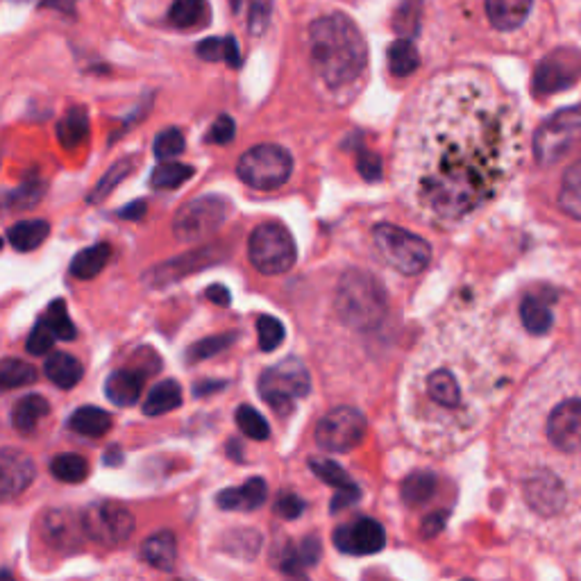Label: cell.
Segmentation results:
<instances>
[{"instance_id":"6da1fadb","label":"cell","mask_w":581,"mask_h":581,"mask_svg":"<svg viewBox=\"0 0 581 581\" xmlns=\"http://www.w3.org/2000/svg\"><path fill=\"white\" fill-rule=\"evenodd\" d=\"M520 114L477 71L441 75L418 96L402 130L409 198L441 223L482 209L520 157Z\"/></svg>"},{"instance_id":"7a4b0ae2","label":"cell","mask_w":581,"mask_h":581,"mask_svg":"<svg viewBox=\"0 0 581 581\" xmlns=\"http://www.w3.org/2000/svg\"><path fill=\"white\" fill-rule=\"evenodd\" d=\"M309 55L318 80L334 94L355 87L368 64L364 35L355 21L341 12L321 16L311 25Z\"/></svg>"},{"instance_id":"3957f363","label":"cell","mask_w":581,"mask_h":581,"mask_svg":"<svg viewBox=\"0 0 581 581\" xmlns=\"http://www.w3.org/2000/svg\"><path fill=\"white\" fill-rule=\"evenodd\" d=\"M336 309L343 323L361 332L375 330L386 318L389 296L384 284L366 271H348L336 291Z\"/></svg>"},{"instance_id":"277c9868","label":"cell","mask_w":581,"mask_h":581,"mask_svg":"<svg viewBox=\"0 0 581 581\" xmlns=\"http://www.w3.org/2000/svg\"><path fill=\"white\" fill-rule=\"evenodd\" d=\"M252 266L264 275H284L296 266L298 250L291 232L280 223H261L248 241Z\"/></svg>"},{"instance_id":"5b68a950","label":"cell","mask_w":581,"mask_h":581,"mask_svg":"<svg viewBox=\"0 0 581 581\" xmlns=\"http://www.w3.org/2000/svg\"><path fill=\"white\" fill-rule=\"evenodd\" d=\"M373 239L377 250L382 252L386 264H391L402 275L423 273L429 259H432V246L418 234L402 230L398 225L380 223L375 225Z\"/></svg>"},{"instance_id":"8992f818","label":"cell","mask_w":581,"mask_h":581,"mask_svg":"<svg viewBox=\"0 0 581 581\" xmlns=\"http://www.w3.org/2000/svg\"><path fill=\"white\" fill-rule=\"evenodd\" d=\"M291 171V153L275 143H261V146L250 148L237 164L239 178L257 191L280 189L291 178Z\"/></svg>"},{"instance_id":"52a82bcc","label":"cell","mask_w":581,"mask_h":581,"mask_svg":"<svg viewBox=\"0 0 581 581\" xmlns=\"http://www.w3.org/2000/svg\"><path fill=\"white\" fill-rule=\"evenodd\" d=\"M311 391V377L300 359L289 357L277 366L264 370L259 380V393L277 414H289L293 404Z\"/></svg>"},{"instance_id":"ba28073f","label":"cell","mask_w":581,"mask_h":581,"mask_svg":"<svg viewBox=\"0 0 581 581\" xmlns=\"http://www.w3.org/2000/svg\"><path fill=\"white\" fill-rule=\"evenodd\" d=\"M84 536L103 547H119L134 534V516L125 504L116 500L91 502L80 513Z\"/></svg>"},{"instance_id":"9c48e42d","label":"cell","mask_w":581,"mask_h":581,"mask_svg":"<svg viewBox=\"0 0 581 581\" xmlns=\"http://www.w3.org/2000/svg\"><path fill=\"white\" fill-rule=\"evenodd\" d=\"M230 205L221 196H200L178 209L173 218V234L184 243L212 237L227 221Z\"/></svg>"},{"instance_id":"30bf717a","label":"cell","mask_w":581,"mask_h":581,"mask_svg":"<svg viewBox=\"0 0 581 581\" xmlns=\"http://www.w3.org/2000/svg\"><path fill=\"white\" fill-rule=\"evenodd\" d=\"M581 137V105L566 107L550 116L534 137V155L538 164H557L568 155L572 143Z\"/></svg>"},{"instance_id":"8fae6325","label":"cell","mask_w":581,"mask_h":581,"mask_svg":"<svg viewBox=\"0 0 581 581\" xmlns=\"http://www.w3.org/2000/svg\"><path fill=\"white\" fill-rule=\"evenodd\" d=\"M581 78V50L572 46H563L552 50L538 62L532 89L536 96H552L561 94L570 87H575Z\"/></svg>"},{"instance_id":"7c38bea8","label":"cell","mask_w":581,"mask_h":581,"mask_svg":"<svg viewBox=\"0 0 581 581\" xmlns=\"http://www.w3.org/2000/svg\"><path fill=\"white\" fill-rule=\"evenodd\" d=\"M366 416L355 407H339L327 414L316 427V443L325 452H350L364 441Z\"/></svg>"},{"instance_id":"4fadbf2b","label":"cell","mask_w":581,"mask_h":581,"mask_svg":"<svg viewBox=\"0 0 581 581\" xmlns=\"http://www.w3.org/2000/svg\"><path fill=\"white\" fill-rule=\"evenodd\" d=\"M425 400L429 414H436L441 418L463 416V389L459 377L450 368H434L425 377Z\"/></svg>"},{"instance_id":"5bb4252c","label":"cell","mask_w":581,"mask_h":581,"mask_svg":"<svg viewBox=\"0 0 581 581\" xmlns=\"http://www.w3.org/2000/svg\"><path fill=\"white\" fill-rule=\"evenodd\" d=\"M547 439L561 452L581 450V398L563 400L552 409L545 425Z\"/></svg>"},{"instance_id":"9a60e30c","label":"cell","mask_w":581,"mask_h":581,"mask_svg":"<svg viewBox=\"0 0 581 581\" xmlns=\"http://www.w3.org/2000/svg\"><path fill=\"white\" fill-rule=\"evenodd\" d=\"M334 545L343 554H355V557H366V554L380 552L386 545V532L380 522L373 518H359L350 525H343L334 532Z\"/></svg>"},{"instance_id":"2e32d148","label":"cell","mask_w":581,"mask_h":581,"mask_svg":"<svg viewBox=\"0 0 581 581\" xmlns=\"http://www.w3.org/2000/svg\"><path fill=\"white\" fill-rule=\"evenodd\" d=\"M37 477V466L30 454L14 448L0 450V500H14Z\"/></svg>"},{"instance_id":"e0dca14e","label":"cell","mask_w":581,"mask_h":581,"mask_svg":"<svg viewBox=\"0 0 581 581\" xmlns=\"http://www.w3.org/2000/svg\"><path fill=\"white\" fill-rule=\"evenodd\" d=\"M218 248H202L196 252H189V255H182L178 259H171V261H164V264H159L155 268H150L143 275V282L148 286H166V284H173L182 280V277H187L191 273H196L198 268H205V266H212L216 264L221 255H216Z\"/></svg>"},{"instance_id":"ac0fdd59","label":"cell","mask_w":581,"mask_h":581,"mask_svg":"<svg viewBox=\"0 0 581 581\" xmlns=\"http://www.w3.org/2000/svg\"><path fill=\"white\" fill-rule=\"evenodd\" d=\"M41 534H44L48 545L55 547V550L73 552L84 538L82 520L78 513L53 509L46 513L44 520H41Z\"/></svg>"},{"instance_id":"d6986e66","label":"cell","mask_w":581,"mask_h":581,"mask_svg":"<svg viewBox=\"0 0 581 581\" xmlns=\"http://www.w3.org/2000/svg\"><path fill=\"white\" fill-rule=\"evenodd\" d=\"M525 495L529 504L541 511L543 516H552V513L561 509L563 502H566V491H563L561 482L552 473L534 475L532 482L527 484Z\"/></svg>"},{"instance_id":"ffe728a7","label":"cell","mask_w":581,"mask_h":581,"mask_svg":"<svg viewBox=\"0 0 581 581\" xmlns=\"http://www.w3.org/2000/svg\"><path fill=\"white\" fill-rule=\"evenodd\" d=\"M266 482L259 477L248 479L243 486L225 488L216 495V504L223 511H255L266 502Z\"/></svg>"},{"instance_id":"44dd1931","label":"cell","mask_w":581,"mask_h":581,"mask_svg":"<svg viewBox=\"0 0 581 581\" xmlns=\"http://www.w3.org/2000/svg\"><path fill=\"white\" fill-rule=\"evenodd\" d=\"M143 391V373L137 370H114L105 382L107 400L116 407H132L137 404Z\"/></svg>"},{"instance_id":"7402d4cb","label":"cell","mask_w":581,"mask_h":581,"mask_svg":"<svg viewBox=\"0 0 581 581\" xmlns=\"http://www.w3.org/2000/svg\"><path fill=\"white\" fill-rule=\"evenodd\" d=\"M532 5L534 0H486V14L493 28L509 32L527 21Z\"/></svg>"},{"instance_id":"603a6c76","label":"cell","mask_w":581,"mask_h":581,"mask_svg":"<svg viewBox=\"0 0 581 581\" xmlns=\"http://www.w3.org/2000/svg\"><path fill=\"white\" fill-rule=\"evenodd\" d=\"M141 557L153 568L171 572L178 561V541L173 532H157L146 538L141 545Z\"/></svg>"},{"instance_id":"cb8c5ba5","label":"cell","mask_w":581,"mask_h":581,"mask_svg":"<svg viewBox=\"0 0 581 581\" xmlns=\"http://www.w3.org/2000/svg\"><path fill=\"white\" fill-rule=\"evenodd\" d=\"M44 373L48 380L57 386V389L69 391L82 380L84 368L78 359L69 355V352H55V355L48 357Z\"/></svg>"},{"instance_id":"d4e9b609","label":"cell","mask_w":581,"mask_h":581,"mask_svg":"<svg viewBox=\"0 0 581 581\" xmlns=\"http://www.w3.org/2000/svg\"><path fill=\"white\" fill-rule=\"evenodd\" d=\"M50 414V404L41 395H25L12 409V425L21 434H32L41 420Z\"/></svg>"},{"instance_id":"484cf974","label":"cell","mask_w":581,"mask_h":581,"mask_svg":"<svg viewBox=\"0 0 581 581\" xmlns=\"http://www.w3.org/2000/svg\"><path fill=\"white\" fill-rule=\"evenodd\" d=\"M109 257H112V246L109 243H96V246L84 248L73 257L69 271L78 280H94L96 275L103 273Z\"/></svg>"},{"instance_id":"4316f807","label":"cell","mask_w":581,"mask_h":581,"mask_svg":"<svg viewBox=\"0 0 581 581\" xmlns=\"http://www.w3.org/2000/svg\"><path fill=\"white\" fill-rule=\"evenodd\" d=\"M182 404V386L175 380H164L153 386L148 393L146 402H143V414L155 418L171 414Z\"/></svg>"},{"instance_id":"83f0119b","label":"cell","mask_w":581,"mask_h":581,"mask_svg":"<svg viewBox=\"0 0 581 581\" xmlns=\"http://www.w3.org/2000/svg\"><path fill=\"white\" fill-rule=\"evenodd\" d=\"M48 234H50L48 221L32 218V221L14 223L10 230H7V241H10V246L14 250L30 252V250H37L41 243L48 239Z\"/></svg>"},{"instance_id":"f1b7e54d","label":"cell","mask_w":581,"mask_h":581,"mask_svg":"<svg viewBox=\"0 0 581 581\" xmlns=\"http://www.w3.org/2000/svg\"><path fill=\"white\" fill-rule=\"evenodd\" d=\"M69 427L75 434L89 436V439H100L114 427L112 416L98 407H80L75 409L69 418Z\"/></svg>"},{"instance_id":"f546056e","label":"cell","mask_w":581,"mask_h":581,"mask_svg":"<svg viewBox=\"0 0 581 581\" xmlns=\"http://www.w3.org/2000/svg\"><path fill=\"white\" fill-rule=\"evenodd\" d=\"M436 486H439V479L429 470H418V473H411L402 482V502L409 504V507H425V504L434 498Z\"/></svg>"},{"instance_id":"4dcf8cb0","label":"cell","mask_w":581,"mask_h":581,"mask_svg":"<svg viewBox=\"0 0 581 581\" xmlns=\"http://www.w3.org/2000/svg\"><path fill=\"white\" fill-rule=\"evenodd\" d=\"M89 137V116L84 107H71L64 119L57 123V139L66 150L78 148Z\"/></svg>"},{"instance_id":"1f68e13d","label":"cell","mask_w":581,"mask_h":581,"mask_svg":"<svg viewBox=\"0 0 581 581\" xmlns=\"http://www.w3.org/2000/svg\"><path fill=\"white\" fill-rule=\"evenodd\" d=\"M196 53L200 60L205 62H218L223 60L232 66V69H239L241 66V53L239 44L234 37H209L202 39L196 46Z\"/></svg>"},{"instance_id":"d6a6232c","label":"cell","mask_w":581,"mask_h":581,"mask_svg":"<svg viewBox=\"0 0 581 581\" xmlns=\"http://www.w3.org/2000/svg\"><path fill=\"white\" fill-rule=\"evenodd\" d=\"M168 21L180 30L200 28L209 21L207 0H175L168 10Z\"/></svg>"},{"instance_id":"836d02e7","label":"cell","mask_w":581,"mask_h":581,"mask_svg":"<svg viewBox=\"0 0 581 581\" xmlns=\"http://www.w3.org/2000/svg\"><path fill=\"white\" fill-rule=\"evenodd\" d=\"M520 318H522V325H525V330L529 334H536V336H543L552 330V311L550 307L545 305L541 298L536 296H529L522 300L520 305Z\"/></svg>"},{"instance_id":"e575fe53","label":"cell","mask_w":581,"mask_h":581,"mask_svg":"<svg viewBox=\"0 0 581 581\" xmlns=\"http://www.w3.org/2000/svg\"><path fill=\"white\" fill-rule=\"evenodd\" d=\"M559 207L563 214L581 221V159L572 164L566 175H563V184L559 191Z\"/></svg>"},{"instance_id":"d590c367","label":"cell","mask_w":581,"mask_h":581,"mask_svg":"<svg viewBox=\"0 0 581 581\" xmlns=\"http://www.w3.org/2000/svg\"><path fill=\"white\" fill-rule=\"evenodd\" d=\"M44 193H46V182L41 180L37 173L28 175V178L21 182L19 189L0 196V207H12V209L35 207L37 202L44 198Z\"/></svg>"},{"instance_id":"8d00e7d4","label":"cell","mask_w":581,"mask_h":581,"mask_svg":"<svg viewBox=\"0 0 581 581\" xmlns=\"http://www.w3.org/2000/svg\"><path fill=\"white\" fill-rule=\"evenodd\" d=\"M50 475L64 484H80L89 477V463L75 452H64L50 461Z\"/></svg>"},{"instance_id":"74e56055","label":"cell","mask_w":581,"mask_h":581,"mask_svg":"<svg viewBox=\"0 0 581 581\" xmlns=\"http://www.w3.org/2000/svg\"><path fill=\"white\" fill-rule=\"evenodd\" d=\"M386 60H389V71L395 78H407V75L414 73L420 66L418 50L409 39L393 41L389 46V53H386Z\"/></svg>"},{"instance_id":"f35d334b","label":"cell","mask_w":581,"mask_h":581,"mask_svg":"<svg viewBox=\"0 0 581 581\" xmlns=\"http://www.w3.org/2000/svg\"><path fill=\"white\" fill-rule=\"evenodd\" d=\"M37 382V368L23 359H0V391H12L19 386Z\"/></svg>"},{"instance_id":"ab89813d","label":"cell","mask_w":581,"mask_h":581,"mask_svg":"<svg viewBox=\"0 0 581 581\" xmlns=\"http://www.w3.org/2000/svg\"><path fill=\"white\" fill-rule=\"evenodd\" d=\"M132 168H134V159L132 157L119 159V162L109 168L103 178L96 182V187L91 189V193L87 196L89 205H98V202H103L109 196V193H112L125 178H128V175L132 173Z\"/></svg>"},{"instance_id":"60d3db41","label":"cell","mask_w":581,"mask_h":581,"mask_svg":"<svg viewBox=\"0 0 581 581\" xmlns=\"http://www.w3.org/2000/svg\"><path fill=\"white\" fill-rule=\"evenodd\" d=\"M196 168L189 164H180V162H164L159 164L153 175H150V184L155 189H178L189 178H193Z\"/></svg>"},{"instance_id":"b9f144b4","label":"cell","mask_w":581,"mask_h":581,"mask_svg":"<svg viewBox=\"0 0 581 581\" xmlns=\"http://www.w3.org/2000/svg\"><path fill=\"white\" fill-rule=\"evenodd\" d=\"M50 330H53L55 339L60 341H73L75 336H78V330H75V325L71 321L69 311H66V302L64 300H55L50 302L44 318H41Z\"/></svg>"},{"instance_id":"7bdbcfd3","label":"cell","mask_w":581,"mask_h":581,"mask_svg":"<svg viewBox=\"0 0 581 581\" xmlns=\"http://www.w3.org/2000/svg\"><path fill=\"white\" fill-rule=\"evenodd\" d=\"M237 425L243 434L255 441H266L271 436V427H268L266 418L257 409H252L250 404H241L237 409Z\"/></svg>"},{"instance_id":"ee69618b","label":"cell","mask_w":581,"mask_h":581,"mask_svg":"<svg viewBox=\"0 0 581 581\" xmlns=\"http://www.w3.org/2000/svg\"><path fill=\"white\" fill-rule=\"evenodd\" d=\"M309 466L316 473V477H321L325 484H330L334 488V491H339V488L357 486L350 479V475L345 473V470L336 461H330V459H311Z\"/></svg>"},{"instance_id":"f6af8a7d","label":"cell","mask_w":581,"mask_h":581,"mask_svg":"<svg viewBox=\"0 0 581 581\" xmlns=\"http://www.w3.org/2000/svg\"><path fill=\"white\" fill-rule=\"evenodd\" d=\"M184 146H187L184 134L178 128H166L155 137L153 150H155V157L159 159V162H168V159L182 155Z\"/></svg>"},{"instance_id":"bcb514c9","label":"cell","mask_w":581,"mask_h":581,"mask_svg":"<svg viewBox=\"0 0 581 581\" xmlns=\"http://www.w3.org/2000/svg\"><path fill=\"white\" fill-rule=\"evenodd\" d=\"M239 336L237 334H218V336H209V339H202L198 343H193L191 345V350H189V355L187 359L191 361V364H196V361H202V359H209V357H214L218 355V352H223L230 348V345L237 341Z\"/></svg>"},{"instance_id":"7dc6e473","label":"cell","mask_w":581,"mask_h":581,"mask_svg":"<svg viewBox=\"0 0 581 581\" xmlns=\"http://www.w3.org/2000/svg\"><path fill=\"white\" fill-rule=\"evenodd\" d=\"M257 334L259 348L264 352H273L284 341V325L273 316H261L257 321Z\"/></svg>"},{"instance_id":"c3c4849f","label":"cell","mask_w":581,"mask_h":581,"mask_svg":"<svg viewBox=\"0 0 581 581\" xmlns=\"http://www.w3.org/2000/svg\"><path fill=\"white\" fill-rule=\"evenodd\" d=\"M53 345H55V334H53V330H50V327L44 321H39L35 325V330L30 332L28 343H25V348H28L30 355L41 357V355H48V352L53 350Z\"/></svg>"},{"instance_id":"681fc988","label":"cell","mask_w":581,"mask_h":581,"mask_svg":"<svg viewBox=\"0 0 581 581\" xmlns=\"http://www.w3.org/2000/svg\"><path fill=\"white\" fill-rule=\"evenodd\" d=\"M418 16H420L418 0H407V3L398 10V14H395V30L404 37L414 35V32L418 30Z\"/></svg>"},{"instance_id":"f907efd6","label":"cell","mask_w":581,"mask_h":581,"mask_svg":"<svg viewBox=\"0 0 581 581\" xmlns=\"http://www.w3.org/2000/svg\"><path fill=\"white\" fill-rule=\"evenodd\" d=\"M357 171L361 178L368 182H380L384 175L380 155L370 153V150H361V153L357 155Z\"/></svg>"},{"instance_id":"816d5d0a","label":"cell","mask_w":581,"mask_h":581,"mask_svg":"<svg viewBox=\"0 0 581 581\" xmlns=\"http://www.w3.org/2000/svg\"><path fill=\"white\" fill-rule=\"evenodd\" d=\"M275 513L282 516L284 520H296L300 518V513L305 511V502H302L298 495L293 493H280L275 500Z\"/></svg>"},{"instance_id":"f5cc1de1","label":"cell","mask_w":581,"mask_h":581,"mask_svg":"<svg viewBox=\"0 0 581 581\" xmlns=\"http://www.w3.org/2000/svg\"><path fill=\"white\" fill-rule=\"evenodd\" d=\"M234 134H237V125H234L230 116L223 114L214 121L212 130H209L207 134V141L218 143V146H225V143H230L234 139Z\"/></svg>"},{"instance_id":"db71d44e","label":"cell","mask_w":581,"mask_h":581,"mask_svg":"<svg viewBox=\"0 0 581 581\" xmlns=\"http://www.w3.org/2000/svg\"><path fill=\"white\" fill-rule=\"evenodd\" d=\"M277 568H280L284 575H293V577H300V575H305V563L300 561V554H298V547H291V545H286L282 554H280V559H277L275 563Z\"/></svg>"},{"instance_id":"11a10c76","label":"cell","mask_w":581,"mask_h":581,"mask_svg":"<svg viewBox=\"0 0 581 581\" xmlns=\"http://www.w3.org/2000/svg\"><path fill=\"white\" fill-rule=\"evenodd\" d=\"M298 554H300V561L305 563V568H314V566H318V561H321V554H323L321 541H318L316 536H307L305 541L300 543Z\"/></svg>"},{"instance_id":"9f6ffc18","label":"cell","mask_w":581,"mask_h":581,"mask_svg":"<svg viewBox=\"0 0 581 581\" xmlns=\"http://www.w3.org/2000/svg\"><path fill=\"white\" fill-rule=\"evenodd\" d=\"M361 498V493H359V486H350V488H339V491L334 493V498L330 502V509L332 513L336 511H343V509H348L352 507V504H357Z\"/></svg>"},{"instance_id":"6f0895ef","label":"cell","mask_w":581,"mask_h":581,"mask_svg":"<svg viewBox=\"0 0 581 581\" xmlns=\"http://www.w3.org/2000/svg\"><path fill=\"white\" fill-rule=\"evenodd\" d=\"M445 520H448V513H445V511H439V513H432V516H427L425 522H423V536L432 538L436 534H441L443 527H445Z\"/></svg>"},{"instance_id":"680465c9","label":"cell","mask_w":581,"mask_h":581,"mask_svg":"<svg viewBox=\"0 0 581 581\" xmlns=\"http://www.w3.org/2000/svg\"><path fill=\"white\" fill-rule=\"evenodd\" d=\"M146 212H148V202L146 200H134L132 205L119 209V216L125 218V221H141V218L146 216Z\"/></svg>"},{"instance_id":"91938a15","label":"cell","mask_w":581,"mask_h":581,"mask_svg":"<svg viewBox=\"0 0 581 581\" xmlns=\"http://www.w3.org/2000/svg\"><path fill=\"white\" fill-rule=\"evenodd\" d=\"M225 386H227V382H223V380H205V382L193 386V395H196V398H205V395L223 391Z\"/></svg>"},{"instance_id":"94428289","label":"cell","mask_w":581,"mask_h":581,"mask_svg":"<svg viewBox=\"0 0 581 581\" xmlns=\"http://www.w3.org/2000/svg\"><path fill=\"white\" fill-rule=\"evenodd\" d=\"M207 298L212 300V302H216V305H221V307H227V305H230V300H232L230 291H227L223 284H212V286H209V289H207Z\"/></svg>"},{"instance_id":"6125c7cd","label":"cell","mask_w":581,"mask_h":581,"mask_svg":"<svg viewBox=\"0 0 581 581\" xmlns=\"http://www.w3.org/2000/svg\"><path fill=\"white\" fill-rule=\"evenodd\" d=\"M78 0H41V5L44 7H53V10H60V12H73V7Z\"/></svg>"},{"instance_id":"be15d7a7","label":"cell","mask_w":581,"mask_h":581,"mask_svg":"<svg viewBox=\"0 0 581 581\" xmlns=\"http://www.w3.org/2000/svg\"><path fill=\"white\" fill-rule=\"evenodd\" d=\"M121 448L119 445H112V448H107V452H105V463L107 466H119L121 463Z\"/></svg>"},{"instance_id":"e7e4bbea","label":"cell","mask_w":581,"mask_h":581,"mask_svg":"<svg viewBox=\"0 0 581 581\" xmlns=\"http://www.w3.org/2000/svg\"><path fill=\"white\" fill-rule=\"evenodd\" d=\"M230 450L234 452V454H232V457H234V459H239V461H241V454H239V452H241V450H239V443H234V441H232V443H230Z\"/></svg>"},{"instance_id":"03108f58","label":"cell","mask_w":581,"mask_h":581,"mask_svg":"<svg viewBox=\"0 0 581 581\" xmlns=\"http://www.w3.org/2000/svg\"><path fill=\"white\" fill-rule=\"evenodd\" d=\"M14 3H28V0H14Z\"/></svg>"},{"instance_id":"003e7915","label":"cell","mask_w":581,"mask_h":581,"mask_svg":"<svg viewBox=\"0 0 581 581\" xmlns=\"http://www.w3.org/2000/svg\"><path fill=\"white\" fill-rule=\"evenodd\" d=\"M0 250H3V237H0Z\"/></svg>"}]
</instances>
